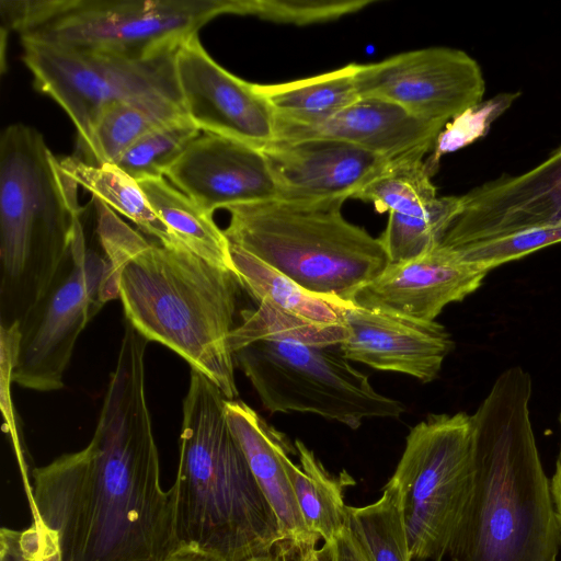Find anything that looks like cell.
I'll use <instances>...</instances> for the list:
<instances>
[{
	"label": "cell",
	"instance_id": "f1b7e54d",
	"mask_svg": "<svg viewBox=\"0 0 561 561\" xmlns=\"http://www.w3.org/2000/svg\"><path fill=\"white\" fill-rule=\"evenodd\" d=\"M174 121L130 103L106 107L96 119L82 160L91 165L115 164L123 153L150 130Z\"/></svg>",
	"mask_w": 561,
	"mask_h": 561
},
{
	"label": "cell",
	"instance_id": "5b68a950",
	"mask_svg": "<svg viewBox=\"0 0 561 561\" xmlns=\"http://www.w3.org/2000/svg\"><path fill=\"white\" fill-rule=\"evenodd\" d=\"M239 318L229 337L234 365L270 413H311L357 430L365 420L405 412L344 357L343 323H310L265 305Z\"/></svg>",
	"mask_w": 561,
	"mask_h": 561
},
{
	"label": "cell",
	"instance_id": "9c48e42d",
	"mask_svg": "<svg viewBox=\"0 0 561 561\" xmlns=\"http://www.w3.org/2000/svg\"><path fill=\"white\" fill-rule=\"evenodd\" d=\"M22 45L35 89L70 117L80 153L89 147L100 114L113 104L130 103L167 121L188 117L175 73L178 49L129 58L32 41Z\"/></svg>",
	"mask_w": 561,
	"mask_h": 561
},
{
	"label": "cell",
	"instance_id": "4316f807",
	"mask_svg": "<svg viewBox=\"0 0 561 561\" xmlns=\"http://www.w3.org/2000/svg\"><path fill=\"white\" fill-rule=\"evenodd\" d=\"M346 527L370 561L412 560L400 491L391 479L376 502L347 506Z\"/></svg>",
	"mask_w": 561,
	"mask_h": 561
},
{
	"label": "cell",
	"instance_id": "7c38bea8",
	"mask_svg": "<svg viewBox=\"0 0 561 561\" xmlns=\"http://www.w3.org/2000/svg\"><path fill=\"white\" fill-rule=\"evenodd\" d=\"M356 83L360 98L386 100L444 126L480 104L485 91L479 64L463 50L442 46L359 64Z\"/></svg>",
	"mask_w": 561,
	"mask_h": 561
},
{
	"label": "cell",
	"instance_id": "30bf717a",
	"mask_svg": "<svg viewBox=\"0 0 561 561\" xmlns=\"http://www.w3.org/2000/svg\"><path fill=\"white\" fill-rule=\"evenodd\" d=\"M116 298L118 286L108 260L88 248L80 225L43 296L20 322L1 329L8 343L10 380L35 391L61 389L79 335Z\"/></svg>",
	"mask_w": 561,
	"mask_h": 561
},
{
	"label": "cell",
	"instance_id": "836d02e7",
	"mask_svg": "<svg viewBox=\"0 0 561 561\" xmlns=\"http://www.w3.org/2000/svg\"><path fill=\"white\" fill-rule=\"evenodd\" d=\"M319 537L302 540L283 539L274 548L279 561H335L334 545L323 542L317 548Z\"/></svg>",
	"mask_w": 561,
	"mask_h": 561
},
{
	"label": "cell",
	"instance_id": "44dd1931",
	"mask_svg": "<svg viewBox=\"0 0 561 561\" xmlns=\"http://www.w3.org/2000/svg\"><path fill=\"white\" fill-rule=\"evenodd\" d=\"M231 256L241 288L256 305L310 323H343L344 311L352 302L312 293L233 244Z\"/></svg>",
	"mask_w": 561,
	"mask_h": 561
},
{
	"label": "cell",
	"instance_id": "277c9868",
	"mask_svg": "<svg viewBox=\"0 0 561 561\" xmlns=\"http://www.w3.org/2000/svg\"><path fill=\"white\" fill-rule=\"evenodd\" d=\"M227 398L191 368L172 484L176 535L221 561L273 551L284 539L225 414Z\"/></svg>",
	"mask_w": 561,
	"mask_h": 561
},
{
	"label": "cell",
	"instance_id": "7a4b0ae2",
	"mask_svg": "<svg viewBox=\"0 0 561 561\" xmlns=\"http://www.w3.org/2000/svg\"><path fill=\"white\" fill-rule=\"evenodd\" d=\"M533 382L503 371L477 411L473 477L451 540V561H557L561 526L531 426Z\"/></svg>",
	"mask_w": 561,
	"mask_h": 561
},
{
	"label": "cell",
	"instance_id": "9a60e30c",
	"mask_svg": "<svg viewBox=\"0 0 561 561\" xmlns=\"http://www.w3.org/2000/svg\"><path fill=\"white\" fill-rule=\"evenodd\" d=\"M165 175L208 215L279 197L262 149L209 133L198 136Z\"/></svg>",
	"mask_w": 561,
	"mask_h": 561
},
{
	"label": "cell",
	"instance_id": "74e56055",
	"mask_svg": "<svg viewBox=\"0 0 561 561\" xmlns=\"http://www.w3.org/2000/svg\"><path fill=\"white\" fill-rule=\"evenodd\" d=\"M243 561H279V558L274 549L270 552L252 556Z\"/></svg>",
	"mask_w": 561,
	"mask_h": 561
},
{
	"label": "cell",
	"instance_id": "484cf974",
	"mask_svg": "<svg viewBox=\"0 0 561 561\" xmlns=\"http://www.w3.org/2000/svg\"><path fill=\"white\" fill-rule=\"evenodd\" d=\"M428 150L420 148L390 159L354 198L374 204L380 213H422L438 197L424 162Z\"/></svg>",
	"mask_w": 561,
	"mask_h": 561
},
{
	"label": "cell",
	"instance_id": "d4e9b609",
	"mask_svg": "<svg viewBox=\"0 0 561 561\" xmlns=\"http://www.w3.org/2000/svg\"><path fill=\"white\" fill-rule=\"evenodd\" d=\"M61 169L98 201L133 221L168 248L186 249L151 208L139 183L116 164L91 165L79 157L59 160Z\"/></svg>",
	"mask_w": 561,
	"mask_h": 561
},
{
	"label": "cell",
	"instance_id": "ac0fdd59",
	"mask_svg": "<svg viewBox=\"0 0 561 561\" xmlns=\"http://www.w3.org/2000/svg\"><path fill=\"white\" fill-rule=\"evenodd\" d=\"M341 351L350 362L378 370L400 373L431 382L454 347L450 334L437 321L348 306L343 316Z\"/></svg>",
	"mask_w": 561,
	"mask_h": 561
},
{
	"label": "cell",
	"instance_id": "7402d4cb",
	"mask_svg": "<svg viewBox=\"0 0 561 561\" xmlns=\"http://www.w3.org/2000/svg\"><path fill=\"white\" fill-rule=\"evenodd\" d=\"M351 62L321 75L289 82L255 84L267 100L275 119L310 125L327 119L360 99L356 72Z\"/></svg>",
	"mask_w": 561,
	"mask_h": 561
},
{
	"label": "cell",
	"instance_id": "f546056e",
	"mask_svg": "<svg viewBox=\"0 0 561 561\" xmlns=\"http://www.w3.org/2000/svg\"><path fill=\"white\" fill-rule=\"evenodd\" d=\"M199 131L188 117L167 123L140 137L115 164L137 182L161 178Z\"/></svg>",
	"mask_w": 561,
	"mask_h": 561
},
{
	"label": "cell",
	"instance_id": "d590c367",
	"mask_svg": "<svg viewBox=\"0 0 561 561\" xmlns=\"http://www.w3.org/2000/svg\"><path fill=\"white\" fill-rule=\"evenodd\" d=\"M560 430H561V412L559 416ZM550 490L552 495V501L554 505V511L561 526V444L560 450L556 462V470L550 480Z\"/></svg>",
	"mask_w": 561,
	"mask_h": 561
},
{
	"label": "cell",
	"instance_id": "e0dca14e",
	"mask_svg": "<svg viewBox=\"0 0 561 561\" xmlns=\"http://www.w3.org/2000/svg\"><path fill=\"white\" fill-rule=\"evenodd\" d=\"M488 272L440 243L415 259L388 266L350 299L358 307L435 321L443 309L463 300Z\"/></svg>",
	"mask_w": 561,
	"mask_h": 561
},
{
	"label": "cell",
	"instance_id": "5bb4252c",
	"mask_svg": "<svg viewBox=\"0 0 561 561\" xmlns=\"http://www.w3.org/2000/svg\"><path fill=\"white\" fill-rule=\"evenodd\" d=\"M175 73L188 118L204 133L263 149L275 140V114L254 83L218 65L196 34L179 46Z\"/></svg>",
	"mask_w": 561,
	"mask_h": 561
},
{
	"label": "cell",
	"instance_id": "4dcf8cb0",
	"mask_svg": "<svg viewBox=\"0 0 561 561\" xmlns=\"http://www.w3.org/2000/svg\"><path fill=\"white\" fill-rule=\"evenodd\" d=\"M561 242V224L455 248L465 261L489 272L504 263ZM453 249V248H451Z\"/></svg>",
	"mask_w": 561,
	"mask_h": 561
},
{
	"label": "cell",
	"instance_id": "3957f363",
	"mask_svg": "<svg viewBox=\"0 0 561 561\" xmlns=\"http://www.w3.org/2000/svg\"><path fill=\"white\" fill-rule=\"evenodd\" d=\"M96 232L117 282L125 320L148 342L172 350L238 398L229 337L241 288L231 271L187 249L149 242L107 205L95 201Z\"/></svg>",
	"mask_w": 561,
	"mask_h": 561
},
{
	"label": "cell",
	"instance_id": "4fadbf2b",
	"mask_svg": "<svg viewBox=\"0 0 561 561\" xmlns=\"http://www.w3.org/2000/svg\"><path fill=\"white\" fill-rule=\"evenodd\" d=\"M440 244L459 248L561 224V146L534 169L503 174L460 195Z\"/></svg>",
	"mask_w": 561,
	"mask_h": 561
},
{
	"label": "cell",
	"instance_id": "cb8c5ba5",
	"mask_svg": "<svg viewBox=\"0 0 561 561\" xmlns=\"http://www.w3.org/2000/svg\"><path fill=\"white\" fill-rule=\"evenodd\" d=\"M138 183L151 208L188 251L236 274L230 241L213 215L206 214L163 176Z\"/></svg>",
	"mask_w": 561,
	"mask_h": 561
},
{
	"label": "cell",
	"instance_id": "8992f818",
	"mask_svg": "<svg viewBox=\"0 0 561 561\" xmlns=\"http://www.w3.org/2000/svg\"><path fill=\"white\" fill-rule=\"evenodd\" d=\"M82 207L78 184L35 128L15 123L0 138L1 329L21 321L67 256Z\"/></svg>",
	"mask_w": 561,
	"mask_h": 561
},
{
	"label": "cell",
	"instance_id": "603a6c76",
	"mask_svg": "<svg viewBox=\"0 0 561 561\" xmlns=\"http://www.w3.org/2000/svg\"><path fill=\"white\" fill-rule=\"evenodd\" d=\"M289 447L283 453V461L305 524L323 542H332L346 528L343 490L354 481L347 472L331 476L300 439L295 440L299 466L295 465L289 458Z\"/></svg>",
	"mask_w": 561,
	"mask_h": 561
},
{
	"label": "cell",
	"instance_id": "e575fe53",
	"mask_svg": "<svg viewBox=\"0 0 561 561\" xmlns=\"http://www.w3.org/2000/svg\"><path fill=\"white\" fill-rule=\"evenodd\" d=\"M335 561H370L347 527L335 538Z\"/></svg>",
	"mask_w": 561,
	"mask_h": 561
},
{
	"label": "cell",
	"instance_id": "d6a6232c",
	"mask_svg": "<svg viewBox=\"0 0 561 561\" xmlns=\"http://www.w3.org/2000/svg\"><path fill=\"white\" fill-rule=\"evenodd\" d=\"M0 561H64L57 534L39 518L24 530H0Z\"/></svg>",
	"mask_w": 561,
	"mask_h": 561
},
{
	"label": "cell",
	"instance_id": "ba28073f",
	"mask_svg": "<svg viewBox=\"0 0 561 561\" xmlns=\"http://www.w3.org/2000/svg\"><path fill=\"white\" fill-rule=\"evenodd\" d=\"M239 8L240 0H16L12 20L21 41L148 58Z\"/></svg>",
	"mask_w": 561,
	"mask_h": 561
},
{
	"label": "cell",
	"instance_id": "6da1fadb",
	"mask_svg": "<svg viewBox=\"0 0 561 561\" xmlns=\"http://www.w3.org/2000/svg\"><path fill=\"white\" fill-rule=\"evenodd\" d=\"M148 341L127 321L90 443L35 468L33 516L64 561H168L182 546L163 490L146 391Z\"/></svg>",
	"mask_w": 561,
	"mask_h": 561
},
{
	"label": "cell",
	"instance_id": "ffe728a7",
	"mask_svg": "<svg viewBox=\"0 0 561 561\" xmlns=\"http://www.w3.org/2000/svg\"><path fill=\"white\" fill-rule=\"evenodd\" d=\"M225 414L256 482L279 522L284 539L318 537L307 528L287 477L283 453L289 445L284 435L239 399L226 400Z\"/></svg>",
	"mask_w": 561,
	"mask_h": 561
},
{
	"label": "cell",
	"instance_id": "8d00e7d4",
	"mask_svg": "<svg viewBox=\"0 0 561 561\" xmlns=\"http://www.w3.org/2000/svg\"><path fill=\"white\" fill-rule=\"evenodd\" d=\"M168 561H221L190 546H182Z\"/></svg>",
	"mask_w": 561,
	"mask_h": 561
},
{
	"label": "cell",
	"instance_id": "2e32d148",
	"mask_svg": "<svg viewBox=\"0 0 561 561\" xmlns=\"http://www.w3.org/2000/svg\"><path fill=\"white\" fill-rule=\"evenodd\" d=\"M262 150L277 183L278 198L298 203L354 198L390 160L327 138L274 140Z\"/></svg>",
	"mask_w": 561,
	"mask_h": 561
},
{
	"label": "cell",
	"instance_id": "52a82bcc",
	"mask_svg": "<svg viewBox=\"0 0 561 561\" xmlns=\"http://www.w3.org/2000/svg\"><path fill=\"white\" fill-rule=\"evenodd\" d=\"M343 203L275 198L231 206L224 232L231 244L304 288L350 301L389 260L379 237L344 218Z\"/></svg>",
	"mask_w": 561,
	"mask_h": 561
},
{
	"label": "cell",
	"instance_id": "1f68e13d",
	"mask_svg": "<svg viewBox=\"0 0 561 561\" xmlns=\"http://www.w3.org/2000/svg\"><path fill=\"white\" fill-rule=\"evenodd\" d=\"M374 2V0H243V15H255L278 23L306 25L339 19Z\"/></svg>",
	"mask_w": 561,
	"mask_h": 561
},
{
	"label": "cell",
	"instance_id": "d6986e66",
	"mask_svg": "<svg viewBox=\"0 0 561 561\" xmlns=\"http://www.w3.org/2000/svg\"><path fill=\"white\" fill-rule=\"evenodd\" d=\"M443 128L386 100L360 98L314 124L275 119V140L335 139L392 159L415 149H431Z\"/></svg>",
	"mask_w": 561,
	"mask_h": 561
},
{
	"label": "cell",
	"instance_id": "8fae6325",
	"mask_svg": "<svg viewBox=\"0 0 561 561\" xmlns=\"http://www.w3.org/2000/svg\"><path fill=\"white\" fill-rule=\"evenodd\" d=\"M473 477L471 415L430 414L415 424L390 478L399 488L412 559L442 561Z\"/></svg>",
	"mask_w": 561,
	"mask_h": 561
},
{
	"label": "cell",
	"instance_id": "83f0119b",
	"mask_svg": "<svg viewBox=\"0 0 561 561\" xmlns=\"http://www.w3.org/2000/svg\"><path fill=\"white\" fill-rule=\"evenodd\" d=\"M460 205V196H440L419 214L389 213L387 226L379 237L389 264L415 259L437 247Z\"/></svg>",
	"mask_w": 561,
	"mask_h": 561
}]
</instances>
